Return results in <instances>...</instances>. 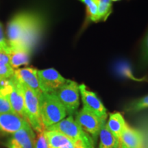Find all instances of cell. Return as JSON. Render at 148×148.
<instances>
[{"mask_svg": "<svg viewBox=\"0 0 148 148\" xmlns=\"http://www.w3.org/2000/svg\"><path fill=\"white\" fill-rule=\"evenodd\" d=\"M53 93L63 105L69 116L76 113L79 106V85L77 82L68 79L65 84Z\"/></svg>", "mask_w": 148, "mask_h": 148, "instance_id": "5", "label": "cell"}, {"mask_svg": "<svg viewBox=\"0 0 148 148\" xmlns=\"http://www.w3.org/2000/svg\"><path fill=\"white\" fill-rule=\"evenodd\" d=\"M37 71L38 70L34 67L17 69L14 70L13 76L17 79L18 82L30 88L39 97L42 92L40 90L38 83Z\"/></svg>", "mask_w": 148, "mask_h": 148, "instance_id": "13", "label": "cell"}, {"mask_svg": "<svg viewBox=\"0 0 148 148\" xmlns=\"http://www.w3.org/2000/svg\"><path fill=\"white\" fill-rule=\"evenodd\" d=\"M32 12H20L9 21L7 26V40L10 48L18 47L24 30L32 17Z\"/></svg>", "mask_w": 148, "mask_h": 148, "instance_id": "7", "label": "cell"}, {"mask_svg": "<svg viewBox=\"0 0 148 148\" xmlns=\"http://www.w3.org/2000/svg\"><path fill=\"white\" fill-rule=\"evenodd\" d=\"M86 5L87 13L90 20L92 21H98V10L97 0H79Z\"/></svg>", "mask_w": 148, "mask_h": 148, "instance_id": "24", "label": "cell"}, {"mask_svg": "<svg viewBox=\"0 0 148 148\" xmlns=\"http://www.w3.org/2000/svg\"><path fill=\"white\" fill-rule=\"evenodd\" d=\"M60 148H86L85 146L81 143H78V142L73 141V140H71L67 144L64 145Z\"/></svg>", "mask_w": 148, "mask_h": 148, "instance_id": "27", "label": "cell"}, {"mask_svg": "<svg viewBox=\"0 0 148 148\" xmlns=\"http://www.w3.org/2000/svg\"><path fill=\"white\" fill-rule=\"evenodd\" d=\"M106 123V122L102 123L99 130L100 142L99 148H120L119 140L109 130Z\"/></svg>", "mask_w": 148, "mask_h": 148, "instance_id": "17", "label": "cell"}, {"mask_svg": "<svg viewBox=\"0 0 148 148\" xmlns=\"http://www.w3.org/2000/svg\"><path fill=\"white\" fill-rule=\"evenodd\" d=\"M120 148H121V147H120Z\"/></svg>", "mask_w": 148, "mask_h": 148, "instance_id": "29", "label": "cell"}, {"mask_svg": "<svg viewBox=\"0 0 148 148\" xmlns=\"http://www.w3.org/2000/svg\"><path fill=\"white\" fill-rule=\"evenodd\" d=\"M75 121L82 130L94 138H97L99 134L102 122L95 114L83 108L75 113Z\"/></svg>", "mask_w": 148, "mask_h": 148, "instance_id": "11", "label": "cell"}, {"mask_svg": "<svg viewBox=\"0 0 148 148\" xmlns=\"http://www.w3.org/2000/svg\"><path fill=\"white\" fill-rule=\"evenodd\" d=\"M2 83L12 111L27 121L24 95L20 83L14 76L3 81Z\"/></svg>", "mask_w": 148, "mask_h": 148, "instance_id": "6", "label": "cell"}, {"mask_svg": "<svg viewBox=\"0 0 148 148\" xmlns=\"http://www.w3.org/2000/svg\"><path fill=\"white\" fill-rule=\"evenodd\" d=\"M98 21L106 20L112 12L111 0H97Z\"/></svg>", "mask_w": 148, "mask_h": 148, "instance_id": "21", "label": "cell"}, {"mask_svg": "<svg viewBox=\"0 0 148 148\" xmlns=\"http://www.w3.org/2000/svg\"><path fill=\"white\" fill-rule=\"evenodd\" d=\"M79 90L84 106L83 108L95 114L102 122H106L107 118L106 109L97 95L95 92L88 90L84 84L79 85Z\"/></svg>", "mask_w": 148, "mask_h": 148, "instance_id": "9", "label": "cell"}, {"mask_svg": "<svg viewBox=\"0 0 148 148\" xmlns=\"http://www.w3.org/2000/svg\"><path fill=\"white\" fill-rule=\"evenodd\" d=\"M38 83L42 92L53 93L67 82L56 70L52 68L37 71Z\"/></svg>", "mask_w": 148, "mask_h": 148, "instance_id": "8", "label": "cell"}, {"mask_svg": "<svg viewBox=\"0 0 148 148\" xmlns=\"http://www.w3.org/2000/svg\"><path fill=\"white\" fill-rule=\"evenodd\" d=\"M29 123L14 112L0 113V134L11 135Z\"/></svg>", "mask_w": 148, "mask_h": 148, "instance_id": "12", "label": "cell"}, {"mask_svg": "<svg viewBox=\"0 0 148 148\" xmlns=\"http://www.w3.org/2000/svg\"><path fill=\"white\" fill-rule=\"evenodd\" d=\"M111 1H119V0H111Z\"/></svg>", "mask_w": 148, "mask_h": 148, "instance_id": "28", "label": "cell"}, {"mask_svg": "<svg viewBox=\"0 0 148 148\" xmlns=\"http://www.w3.org/2000/svg\"><path fill=\"white\" fill-rule=\"evenodd\" d=\"M3 112H14L11 108L3 83L1 82H0V113H3Z\"/></svg>", "mask_w": 148, "mask_h": 148, "instance_id": "23", "label": "cell"}, {"mask_svg": "<svg viewBox=\"0 0 148 148\" xmlns=\"http://www.w3.org/2000/svg\"><path fill=\"white\" fill-rule=\"evenodd\" d=\"M119 143L121 148H143V135L136 129L126 124L121 133Z\"/></svg>", "mask_w": 148, "mask_h": 148, "instance_id": "14", "label": "cell"}, {"mask_svg": "<svg viewBox=\"0 0 148 148\" xmlns=\"http://www.w3.org/2000/svg\"><path fill=\"white\" fill-rule=\"evenodd\" d=\"M14 69L11 66L8 53L0 51V82L14 75Z\"/></svg>", "mask_w": 148, "mask_h": 148, "instance_id": "18", "label": "cell"}, {"mask_svg": "<svg viewBox=\"0 0 148 148\" xmlns=\"http://www.w3.org/2000/svg\"><path fill=\"white\" fill-rule=\"evenodd\" d=\"M20 84L24 95V103H25V110L27 121L32 129L37 133L42 132L45 129L42 125L41 117H40L39 97L36 95V92L27 87L26 86L21 83Z\"/></svg>", "mask_w": 148, "mask_h": 148, "instance_id": "3", "label": "cell"}, {"mask_svg": "<svg viewBox=\"0 0 148 148\" xmlns=\"http://www.w3.org/2000/svg\"><path fill=\"white\" fill-rule=\"evenodd\" d=\"M45 130L38 133L37 134L36 140H35L34 148H49Z\"/></svg>", "mask_w": 148, "mask_h": 148, "instance_id": "25", "label": "cell"}, {"mask_svg": "<svg viewBox=\"0 0 148 148\" xmlns=\"http://www.w3.org/2000/svg\"><path fill=\"white\" fill-rule=\"evenodd\" d=\"M45 132L49 148H60L71 140L65 135L57 131H50L45 130Z\"/></svg>", "mask_w": 148, "mask_h": 148, "instance_id": "19", "label": "cell"}, {"mask_svg": "<svg viewBox=\"0 0 148 148\" xmlns=\"http://www.w3.org/2000/svg\"><path fill=\"white\" fill-rule=\"evenodd\" d=\"M44 19L39 14L32 12V17L24 30L18 47H21L32 52L44 30Z\"/></svg>", "mask_w": 148, "mask_h": 148, "instance_id": "4", "label": "cell"}, {"mask_svg": "<svg viewBox=\"0 0 148 148\" xmlns=\"http://www.w3.org/2000/svg\"><path fill=\"white\" fill-rule=\"evenodd\" d=\"M40 113L45 129L58 123L66 117V111L53 93L42 92L39 96Z\"/></svg>", "mask_w": 148, "mask_h": 148, "instance_id": "1", "label": "cell"}, {"mask_svg": "<svg viewBox=\"0 0 148 148\" xmlns=\"http://www.w3.org/2000/svg\"><path fill=\"white\" fill-rule=\"evenodd\" d=\"M8 53L11 66L14 70L21 66L26 65L29 62L31 52L23 48H10Z\"/></svg>", "mask_w": 148, "mask_h": 148, "instance_id": "15", "label": "cell"}, {"mask_svg": "<svg viewBox=\"0 0 148 148\" xmlns=\"http://www.w3.org/2000/svg\"><path fill=\"white\" fill-rule=\"evenodd\" d=\"M148 108V95L136 99L130 103L126 110L130 112H137Z\"/></svg>", "mask_w": 148, "mask_h": 148, "instance_id": "22", "label": "cell"}, {"mask_svg": "<svg viewBox=\"0 0 148 148\" xmlns=\"http://www.w3.org/2000/svg\"><path fill=\"white\" fill-rule=\"evenodd\" d=\"M106 124L112 134L119 140L121 133L126 125L123 115L118 112L110 114Z\"/></svg>", "mask_w": 148, "mask_h": 148, "instance_id": "16", "label": "cell"}, {"mask_svg": "<svg viewBox=\"0 0 148 148\" xmlns=\"http://www.w3.org/2000/svg\"><path fill=\"white\" fill-rule=\"evenodd\" d=\"M138 66L139 69L142 70H145L148 67V31L146 33L140 46Z\"/></svg>", "mask_w": 148, "mask_h": 148, "instance_id": "20", "label": "cell"}, {"mask_svg": "<svg viewBox=\"0 0 148 148\" xmlns=\"http://www.w3.org/2000/svg\"><path fill=\"white\" fill-rule=\"evenodd\" d=\"M46 130L57 131L73 141L81 143L86 148H95L93 138L82 130V127L73 119V116L64 118L58 123L51 125Z\"/></svg>", "mask_w": 148, "mask_h": 148, "instance_id": "2", "label": "cell"}, {"mask_svg": "<svg viewBox=\"0 0 148 148\" xmlns=\"http://www.w3.org/2000/svg\"><path fill=\"white\" fill-rule=\"evenodd\" d=\"M36 135L31 125L27 123L25 127L10 135L3 145L7 148H34Z\"/></svg>", "mask_w": 148, "mask_h": 148, "instance_id": "10", "label": "cell"}, {"mask_svg": "<svg viewBox=\"0 0 148 148\" xmlns=\"http://www.w3.org/2000/svg\"><path fill=\"white\" fill-rule=\"evenodd\" d=\"M9 50H10V47L8 40L5 36L2 25L0 23V51L8 53Z\"/></svg>", "mask_w": 148, "mask_h": 148, "instance_id": "26", "label": "cell"}]
</instances>
